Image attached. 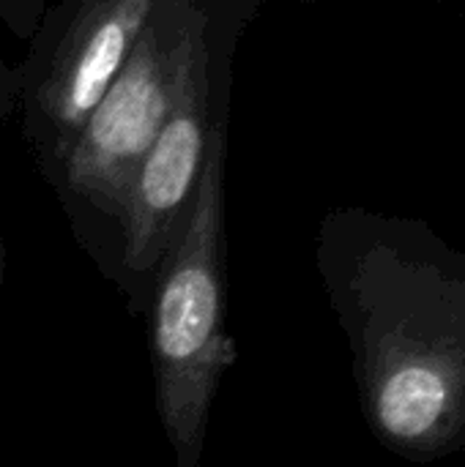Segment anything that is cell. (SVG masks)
I'll use <instances>...</instances> for the list:
<instances>
[{"instance_id": "cell-8", "label": "cell", "mask_w": 465, "mask_h": 467, "mask_svg": "<svg viewBox=\"0 0 465 467\" xmlns=\"http://www.w3.org/2000/svg\"><path fill=\"white\" fill-rule=\"evenodd\" d=\"M3 276H5V244L0 238V298H3Z\"/></svg>"}, {"instance_id": "cell-5", "label": "cell", "mask_w": 465, "mask_h": 467, "mask_svg": "<svg viewBox=\"0 0 465 467\" xmlns=\"http://www.w3.org/2000/svg\"><path fill=\"white\" fill-rule=\"evenodd\" d=\"M449 405L447 380L428 367L408 364L384 375L373 394L378 427L397 441H414L430 432Z\"/></svg>"}, {"instance_id": "cell-4", "label": "cell", "mask_w": 465, "mask_h": 467, "mask_svg": "<svg viewBox=\"0 0 465 467\" xmlns=\"http://www.w3.org/2000/svg\"><path fill=\"white\" fill-rule=\"evenodd\" d=\"M156 0H66L49 5L16 66L22 140L49 181L121 77Z\"/></svg>"}, {"instance_id": "cell-6", "label": "cell", "mask_w": 465, "mask_h": 467, "mask_svg": "<svg viewBox=\"0 0 465 467\" xmlns=\"http://www.w3.org/2000/svg\"><path fill=\"white\" fill-rule=\"evenodd\" d=\"M49 5L41 0H0V19L3 25L19 38V41H33Z\"/></svg>"}, {"instance_id": "cell-7", "label": "cell", "mask_w": 465, "mask_h": 467, "mask_svg": "<svg viewBox=\"0 0 465 467\" xmlns=\"http://www.w3.org/2000/svg\"><path fill=\"white\" fill-rule=\"evenodd\" d=\"M16 96H19V74L14 66L0 60V126L14 115Z\"/></svg>"}, {"instance_id": "cell-1", "label": "cell", "mask_w": 465, "mask_h": 467, "mask_svg": "<svg viewBox=\"0 0 465 467\" xmlns=\"http://www.w3.org/2000/svg\"><path fill=\"white\" fill-rule=\"evenodd\" d=\"M230 109L217 120L203 183L148 304L156 413L175 467H203L208 416L238 348L227 334L225 161Z\"/></svg>"}, {"instance_id": "cell-3", "label": "cell", "mask_w": 465, "mask_h": 467, "mask_svg": "<svg viewBox=\"0 0 465 467\" xmlns=\"http://www.w3.org/2000/svg\"><path fill=\"white\" fill-rule=\"evenodd\" d=\"M258 0H211V25L175 107L132 183L123 227L107 279L132 315H148L153 279L184 233L208 161L217 120L230 109L233 55Z\"/></svg>"}, {"instance_id": "cell-2", "label": "cell", "mask_w": 465, "mask_h": 467, "mask_svg": "<svg viewBox=\"0 0 465 467\" xmlns=\"http://www.w3.org/2000/svg\"><path fill=\"white\" fill-rule=\"evenodd\" d=\"M208 25L211 0H156L121 77L47 181L77 241L104 274L115 260L137 170L178 101Z\"/></svg>"}]
</instances>
